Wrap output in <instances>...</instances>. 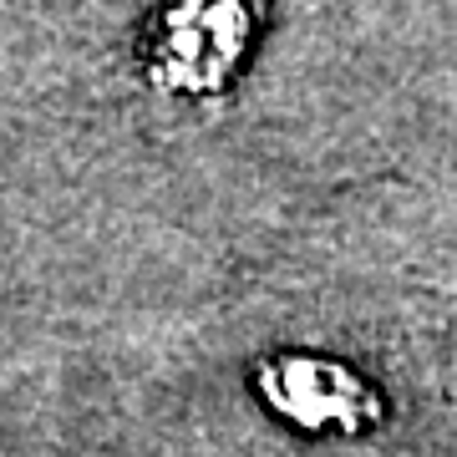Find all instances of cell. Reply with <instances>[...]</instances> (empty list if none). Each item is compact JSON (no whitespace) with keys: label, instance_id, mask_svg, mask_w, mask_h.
Segmentation results:
<instances>
[{"label":"cell","instance_id":"1","mask_svg":"<svg viewBox=\"0 0 457 457\" xmlns=\"http://www.w3.org/2000/svg\"><path fill=\"white\" fill-rule=\"evenodd\" d=\"M249 31H254L249 0H173L153 31L147 77L173 97H213L245 62Z\"/></svg>","mask_w":457,"mask_h":457},{"label":"cell","instance_id":"2","mask_svg":"<svg viewBox=\"0 0 457 457\" xmlns=\"http://www.w3.org/2000/svg\"><path fill=\"white\" fill-rule=\"evenodd\" d=\"M264 392L279 402V411H290L295 422L305 427H356V402H361V381L330 366V361H279L275 371L264 376Z\"/></svg>","mask_w":457,"mask_h":457}]
</instances>
